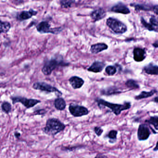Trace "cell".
<instances>
[{
    "label": "cell",
    "instance_id": "9c48e42d",
    "mask_svg": "<svg viewBox=\"0 0 158 158\" xmlns=\"http://www.w3.org/2000/svg\"><path fill=\"white\" fill-rule=\"evenodd\" d=\"M151 134V131L147 124H141L139 126L137 130V138L139 141L147 140Z\"/></svg>",
    "mask_w": 158,
    "mask_h": 158
},
{
    "label": "cell",
    "instance_id": "6da1fadb",
    "mask_svg": "<svg viewBox=\"0 0 158 158\" xmlns=\"http://www.w3.org/2000/svg\"><path fill=\"white\" fill-rule=\"evenodd\" d=\"M65 127V124L60 120L56 118H51L47 120L46 126L43 127L42 130L45 134L54 137L59 133L64 131Z\"/></svg>",
    "mask_w": 158,
    "mask_h": 158
},
{
    "label": "cell",
    "instance_id": "f546056e",
    "mask_svg": "<svg viewBox=\"0 0 158 158\" xmlns=\"http://www.w3.org/2000/svg\"><path fill=\"white\" fill-rule=\"evenodd\" d=\"M47 110L45 109H41L35 110L33 112V114L35 116H44L47 114Z\"/></svg>",
    "mask_w": 158,
    "mask_h": 158
},
{
    "label": "cell",
    "instance_id": "4316f807",
    "mask_svg": "<svg viewBox=\"0 0 158 158\" xmlns=\"http://www.w3.org/2000/svg\"><path fill=\"white\" fill-rule=\"evenodd\" d=\"M105 72L110 76H112L117 72V69L115 66L110 65L106 67L105 69Z\"/></svg>",
    "mask_w": 158,
    "mask_h": 158
},
{
    "label": "cell",
    "instance_id": "d6986e66",
    "mask_svg": "<svg viewBox=\"0 0 158 158\" xmlns=\"http://www.w3.org/2000/svg\"><path fill=\"white\" fill-rule=\"evenodd\" d=\"M156 92H157V91L155 90H152L151 91H148V92L145 91H142L139 95L135 96V99L139 100L146 98H148L153 96Z\"/></svg>",
    "mask_w": 158,
    "mask_h": 158
},
{
    "label": "cell",
    "instance_id": "52a82bcc",
    "mask_svg": "<svg viewBox=\"0 0 158 158\" xmlns=\"http://www.w3.org/2000/svg\"><path fill=\"white\" fill-rule=\"evenodd\" d=\"M33 88L35 90H39L41 91H45L48 93L54 92L55 95L58 97H61L63 94L61 91H59L57 88L51 86L50 84H48L45 82H36L33 84Z\"/></svg>",
    "mask_w": 158,
    "mask_h": 158
},
{
    "label": "cell",
    "instance_id": "8fae6325",
    "mask_svg": "<svg viewBox=\"0 0 158 158\" xmlns=\"http://www.w3.org/2000/svg\"><path fill=\"white\" fill-rule=\"evenodd\" d=\"M106 15V13L103 8H99L91 12L90 15L91 18L94 22L100 21L104 19Z\"/></svg>",
    "mask_w": 158,
    "mask_h": 158
},
{
    "label": "cell",
    "instance_id": "7a4b0ae2",
    "mask_svg": "<svg viewBox=\"0 0 158 158\" xmlns=\"http://www.w3.org/2000/svg\"><path fill=\"white\" fill-rule=\"evenodd\" d=\"M96 102L99 108L102 107H107L117 116L120 115L123 111L129 110L131 107V104L130 102H125L123 104H113L100 98H97Z\"/></svg>",
    "mask_w": 158,
    "mask_h": 158
},
{
    "label": "cell",
    "instance_id": "4fadbf2b",
    "mask_svg": "<svg viewBox=\"0 0 158 158\" xmlns=\"http://www.w3.org/2000/svg\"><path fill=\"white\" fill-rule=\"evenodd\" d=\"M105 66V64L102 62L96 61L88 68L87 70L90 72L98 73L103 70Z\"/></svg>",
    "mask_w": 158,
    "mask_h": 158
},
{
    "label": "cell",
    "instance_id": "9a60e30c",
    "mask_svg": "<svg viewBox=\"0 0 158 158\" xmlns=\"http://www.w3.org/2000/svg\"><path fill=\"white\" fill-rule=\"evenodd\" d=\"M133 58L136 61H142L145 58L146 53L144 49L136 48L133 50Z\"/></svg>",
    "mask_w": 158,
    "mask_h": 158
},
{
    "label": "cell",
    "instance_id": "5b68a950",
    "mask_svg": "<svg viewBox=\"0 0 158 158\" xmlns=\"http://www.w3.org/2000/svg\"><path fill=\"white\" fill-rule=\"evenodd\" d=\"M36 29L38 32L41 34L51 33L54 35H58L62 31V27L51 28V25L47 21H42L37 25Z\"/></svg>",
    "mask_w": 158,
    "mask_h": 158
},
{
    "label": "cell",
    "instance_id": "4dcf8cb0",
    "mask_svg": "<svg viewBox=\"0 0 158 158\" xmlns=\"http://www.w3.org/2000/svg\"><path fill=\"white\" fill-rule=\"evenodd\" d=\"M94 131L98 137H101L102 133H103L104 130L100 127L97 126L94 127Z\"/></svg>",
    "mask_w": 158,
    "mask_h": 158
},
{
    "label": "cell",
    "instance_id": "836d02e7",
    "mask_svg": "<svg viewBox=\"0 0 158 158\" xmlns=\"http://www.w3.org/2000/svg\"><path fill=\"white\" fill-rule=\"evenodd\" d=\"M153 11L155 14L158 15V5H155L153 7Z\"/></svg>",
    "mask_w": 158,
    "mask_h": 158
},
{
    "label": "cell",
    "instance_id": "7402d4cb",
    "mask_svg": "<svg viewBox=\"0 0 158 158\" xmlns=\"http://www.w3.org/2000/svg\"><path fill=\"white\" fill-rule=\"evenodd\" d=\"M1 109L3 112L6 114H8L12 110V106L9 102L4 101L2 104Z\"/></svg>",
    "mask_w": 158,
    "mask_h": 158
},
{
    "label": "cell",
    "instance_id": "e0dca14e",
    "mask_svg": "<svg viewBox=\"0 0 158 158\" xmlns=\"http://www.w3.org/2000/svg\"><path fill=\"white\" fill-rule=\"evenodd\" d=\"M54 105L57 110L62 111L66 108V103L63 98L58 97L55 99Z\"/></svg>",
    "mask_w": 158,
    "mask_h": 158
},
{
    "label": "cell",
    "instance_id": "44dd1931",
    "mask_svg": "<svg viewBox=\"0 0 158 158\" xmlns=\"http://www.w3.org/2000/svg\"><path fill=\"white\" fill-rule=\"evenodd\" d=\"M11 28V24L8 21H1V28H0V33L1 34H6L9 31Z\"/></svg>",
    "mask_w": 158,
    "mask_h": 158
},
{
    "label": "cell",
    "instance_id": "603a6c76",
    "mask_svg": "<svg viewBox=\"0 0 158 158\" xmlns=\"http://www.w3.org/2000/svg\"><path fill=\"white\" fill-rule=\"evenodd\" d=\"M117 134L118 131L116 130H111L108 133L107 137L110 140V142H111V143H114L117 141Z\"/></svg>",
    "mask_w": 158,
    "mask_h": 158
},
{
    "label": "cell",
    "instance_id": "8992f818",
    "mask_svg": "<svg viewBox=\"0 0 158 158\" xmlns=\"http://www.w3.org/2000/svg\"><path fill=\"white\" fill-rule=\"evenodd\" d=\"M12 101L13 104L16 103H21L26 108V109H30L35 107L36 105L41 103L40 100L31 98H27L25 97H20V96H15L11 97H10Z\"/></svg>",
    "mask_w": 158,
    "mask_h": 158
},
{
    "label": "cell",
    "instance_id": "74e56055",
    "mask_svg": "<svg viewBox=\"0 0 158 158\" xmlns=\"http://www.w3.org/2000/svg\"><path fill=\"white\" fill-rule=\"evenodd\" d=\"M154 101L155 103H158V97H156L154 98Z\"/></svg>",
    "mask_w": 158,
    "mask_h": 158
},
{
    "label": "cell",
    "instance_id": "e575fe53",
    "mask_svg": "<svg viewBox=\"0 0 158 158\" xmlns=\"http://www.w3.org/2000/svg\"><path fill=\"white\" fill-rule=\"evenodd\" d=\"M14 135H15V137L16 139H19L20 137H21V133L18 132H15L14 133Z\"/></svg>",
    "mask_w": 158,
    "mask_h": 158
},
{
    "label": "cell",
    "instance_id": "484cf974",
    "mask_svg": "<svg viewBox=\"0 0 158 158\" xmlns=\"http://www.w3.org/2000/svg\"><path fill=\"white\" fill-rule=\"evenodd\" d=\"M126 84L127 87L131 89H137L139 88L138 84L137 83L136 81L133 80H129L126 83Z\"/></svg>",
    "mask_w": 158,
    "mask_h": 158
},
{
    "label": "cell",
    "instance_id": "7c38bea8",
    "mask_svg": "<svg viewBox=\"0 0 158 158\" xmlns=\"http://www.w3.org/2000/svg\"><path fill=\"white\" fill-rule=\"evenodd\" d=\"M70 84L73 89H78L83 86L84 81L83 78L78 76H72L69 79Z\"/></svg>",
    "mask_w": 158,
    "mask_h": 158
},
{
    "label": "cell",
    "instance_id": "ba28073f",
    "mask_svg": "<svg viewBox=\"0 0 158 158\" xmlns=\"http://www.w3.org/2000/svg\"><path fill=\"white\" fill-rule=\"evenodd\" d=\"M68 109L70 114L75 117L87 116L90 112L86 107L74 104H71L69 106Z\"/></svg>",
    "mask_w": 158,
    "mask_h": 158
},
{
    "label": "cell",
    "instance_id": "3957f363",
    "mask_svg": "<svg viewBox=\"0 0 158 158\" xmlns=\"http://www.w3.org/2000/svg\"><path fill=\"white\" fill-rule=\"evenodd\" d=\"M68 64L64 62L62 59H57L56 58H51L44 63L42 68L41 71L44 75L48 76L50 75L52 71L54 70L58 66H64Z\"/></svg>",
    "mask_w": 158,
    "mask_h": 158
},
{
    "label": "cell",
    "instance_id": "ffe728a7",
    "mask_svg": "<svg viewBox=\"0 0 158 158\" xmlns=\"http://www.w3.org/2000/svg\"><path fill=\"white\" fill-rule=\"evenodd\" d=\"M145 122L149 125H152L154 129L158 130V116H151L149 118L146 120Z\"/></svg>",
    "mask_w": 158,
    "mask_h": 158
},
{
    "label": "cell",
    "instance_id": "ac0fdd59",
    "mask_svg": "<svg viewBox=\"0 0 158 158\" xmlns=\"http://www.w3.org/2000/svg\"><path fill=\"white\" fill-rule=\"evenodd\" d=\"M144 70L148 74L158 75V66L153 64H149L148 65H146L144 67Z\"/></svg>",
    "mask_w": 158,
    "mask_h": 158
},
{
    "label": "cell",
    "instance_id": "5bb4252c",
    "mask_svg": "<svg viewBox=\"0 0 158 158\" xmlns=\"http://www.w3.org/2000/svg\"><path fill=\"white\" fill-rule=\"evenodd\" d=\"M108 48V46L106 44L99 43L92 44L90 48V51L91 54H96L103 51L107 50Z\"/></svg>",
    "mask_w": 158,
    "mask_h": 158
},
{
    "label": "cell",
    "instance_id": "f1b7e54d",
    "mask_svg": "<svg viewBox=\"0 0 158 158\" xmlns=\"http://www.w3.org/2000/svg\"><path fill=\"white\" fill-rule=\"evenodd\" d=\"M135 9L137 11L138 10H149L151 9L150 7L147 5H143V4H137L135 6Z\"/></svg>",
    "mask_w": 158,
    "mask_h": 158
},
{
    "label": "cell",
    "instance_id": "d6a6232c",
    "mask_svg": "<svg viewBox=\"0 0 158 158\" xmlns=\"http://www.w3.org/2000/svg\"><path fill=\"white\" fill-rule=\"evenodd\" d=\"M94 158H108V157L102 153H99L97 154Z\"/></svg>",
    "mask_w": 158,
    "mask_h": 158
},
{
    "label": "cell",
    "instance_id": "2e32d148",
    "mask_svg": "<svg viewBox=\"0 0 158 158\" xmlns=\"http://www.w3.org/2000/svg\"><path fill=\"white\" fill-rule=\"evenodd\" d=\"M111 11L115 13L123 14H129L130 13V9L123 3H118L113 6L111 8Z\"/></svg>",
    "mask_w": 158,
    "mask_h": 158
},
{
    "label": "cell",
    "instance_id": "83f0119b",
    "mask_svg": "<svg viewBox=\"0 0 158 158\" xmlns=\"http://www.w3.org/2000/svg\"><path fill=\"white\" fill-rule=\"evenodd\" d=\"M140 21H141V24L143 25L144 27L146 28L148 30H149V31H154V30H155V28L153 26V25L147 23V22L143 18L141 17Z\"/></svg>",
    "mask_w": 158,
    "mask_h": 158
},
{
    "label": "cell",
    "instance_id": "d590c367",
    "mask_svg": "<svg viewBox=\"0 0 158 158\" xmlns=\"http://www.w3.org/2000/svg\"><path fill=\"white\" fill-rule=\"evenodd\" d=\"M153 151L154 152L158 151V140L157 141V143H156L155 147L153 149Z\"/></svg>",
    "mask_w": 158,
    "mask_h": 158
},
{
    "label": "cell",
    "instance_id": "30bf717a",
    "mask_svg": "<svg viewBox=\"0 0 158 158\" xmlns=\"http://www.w3.org/2000/svg\"><path fill=\"white\" fill-rule=\"evenodd\" d=\"M38 12L31 8L28 11H22L19 13L17 15V19L19 21H24L28 20L33 16H35Z\"/></svg>",
    "mask_w": 158,
    "mask_h": 158
},
{
    "label": "cell",
    "instance_id": "cb8c5ba5",
    "mask_svg": "<svg viewBox=\"0 0 158 158\" xmlns=\"http://www.w3.org/2000/svg\"><path fill=\"white\" fill-rule=\"evenodd\" d=\"M84 147V146L77 145L74 146H62L61 149L64 151L72 152L77 149H81V148Z\"/></svg>",
    "mask_w": 158,
    "mask_h": 158
},
{
    "label": "cell",
    "instance_id": "d4e9b609",
    "mask_svg": "<svg viewBox=\"0 0 158 158\" xmlns=\"http://www.w3.org/2000/svg\"><path fill=\"white\" fill-rule=\"evenodd\" d=\"M74 2V1H61L60 4L62 8H71Z\"/></svg>",
    "mask_w": 158,
    "mask_h": 158
},
{
    "label": "cell",
    "instance_id": "277c9868",
    "mask_svg": "<svg viewBox=\"0 0 158 158\" xmlns=\"http://www.w3.org/2000/svg\"><path fill=\"white\" fill-rule=\"evenodd\" d=\"M107 26L117 34H123L127 30V27L122 22L115 18H108L106 21Z\"/></svg>",
    "mask_w": 158,
    "mask_h": 158
},
{
    "label": "cell",
    "instance_id": "8d00e7d4",
    "mask_svg": "<svg viewBox=\"0 0 158 158\" xmlns=\"http://www.w3.org/2000/svg\"><path fill=\"white\" fill-rule=\"evenodd\" d=\"M153 47H155V48H158V41H156V42L154 43L153 44Z\"/></svg>",
    "mask_w": 158,
    "mask_h": 158
},
{
    "label": "cell",
    "instance_id": "1f68e13d",
    "mask_svg": "<svg viewBox=\"0 0 158 158\" xmlns=\"http://www.w3.org/2000/svg\"><path fill=\"white\" fill-rule=\"evenodd\" d=\"M150 21L153 26H158V17L153 16L150 19Z\"/></svg>",
    "mask_w": 158,
    "mask_h": 158
}]
</instances>
